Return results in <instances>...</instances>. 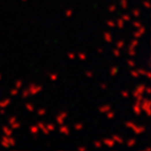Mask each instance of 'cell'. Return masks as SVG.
I'll return each mask as SVG.
<instances>
[{"label":"cell","instance_id":"12","mask_svg":"<svg viewBox=\"0 0 151 151\" xmlns=\"http://www.w3.org/2000/svg\"><path fill=\"white\" fill-rule=\"evenodd\" d=\"M0 144H1V146L4 147V148L11 147L10 146V144H9V142H8V137H6V135H3V137H2L1 141H0Z\"/></svg>","mask_w":151,"mask_h":151},{"label":"cell","instance_id":"39","mask_svg":"<svg viewBox=\"0 0 151 151\" xmlns=\"http://www.w3.org/2000/svg\"><path fill=\"white\" fill-rule=\"evenodd\" d=\"M46 114V109L44 108H40L38 110V116H44Z\"/></svg>","mask_w":151,"mask_h":151},{"label":"cell","instance_id":"55","mask_svg":"<svg viewBox=\"0 0 151 151\" xmlns=\"http://www.w3.org/2000/svg\"><path fill=\"white\" fill-rule=\"evenodd\" d=\"M100 87L102 88V90H107V85L106 83H100Z\"/></svg>","mask_w":151,"mask_h":151},{"label":"cell","instance_id":"25","mask_svg":"<svg viewBox=\"0 0 151 151\" xmlns=\"http://www.w3.org/2000/svg\"><path fill=\"white\" fill-rule=\"evenodd\" d=\"M132 14H133V16L135 17V18H139V16H140V10L139 9H133V11H132Z\"/></svg>","mask_w":151,"mask_h":151},{"label":"cell","instance_id":"4","mask_svg":"<svg viewBox=\"0 0 151 151\" xmlns=\"http://www.w3.org/2000/svg\"><path fill=\"white\" fill-rule=\"evenodd\" d=\"M28 90L29 91V95H36L42 90V86L39 85H36V83H31L29 85Z\"/></svg>","mask_w":151,"mask_h":151},{"label":"cell","instance_id":"43","mask_svg":"<svg viewBox=\"0 0 151 151\" xmlns=\"http://www.w3.org/2000/svg\"><path fill=\"white\" fill-rule=\"evenodd\" d=\"M133 26L135 27V28L138 29V28H140V27L142 26V24L140 23L139 21H133Z\"/></svg>","mask_w":151,"mask_h":151},{"label":"cell","instance_id":"16","mask_svg":"<svg viewBox=\"0 0 151 151\" xmlns=\"http://www.w3.org/2000/svg\"><path fill=\"white\" fill-rule=\"evenodd\" d=\"M103 38H104V40H105L106 42H108V43L112 42V40H113L112 34H111L110 33H108V31H106V33H103Z\"/></svg>","mask_w":151,"mask_h":151},{"label":"cell","instance_id":"46","mask_svg":"<svg viewBox=\"0 0 151 151\" xmlns=\"http://www.w3.org/2000/svg\"><path fill=\"white\" fill-rule=\"evenodd\" d=\"M128 65L130 67H132V68H133V67H135V62L133 60V59H128V60L127 61Z\"/></svg>","mask_w":151,"mask_h":151},{"label":"cell","instance_id":"14","mask_svg":"<svg viewBox=\"0 0 151 151\" xmlns=\"http://www.w3.org/2000/svg\"><path fill=\"white\" fill-rule=\"evenodd\" d=\"M11 104V99L10 98H4L0 101V108H6Z\"/></svg>","mask_w":151,"mask_h":151},{"label":"cell","instance_id":"13","mask_svg":"<svg viewBox=\"0 0 151 151\" xmlns=\"http://www.w3.org/2000/svg\"><path fill=\"white\" fill-rule=\"evenodd\" d=\"M112 107H111L109 104H104V105H101L99 108H98V111L100 113H107L108 111H110Z\"/></svg>","mask_w":151,"mask_h":151},{"label":"cell","instance_id":"57","mask_svg":"<svg viewBox=\"0 0 151 151\" xmlns=\"http://www.w3.org/2000/svg\"><path fill=\"white\" fill-rule=\"evenodd\" d=\"M0 114H1V115L5 114V108H0Z\"/></svg>","mask_w":151,"mask_h":151},{"label":"cell","instance_id":"24","mask_svg":"<svg viewBox=\"0 0 151 151\" xmlns=\"http://www.w3.org/2000/svg\"><path fill=\"white\" fill-rule=\"evenodd\" d=\"M124 47H125V41L124 40H118L117 42H116V48L118 49H123Z\"/></svg>","mask_w":151,"mask_h":151},{"label":"cell","instance_id":"53","mask_svg":"<svg viewBox=\"0 0 151 151\" xmlns=\"http://www.w3.org/2000/svg\"><path fill=\"white\" fill-rule=\"evenodd\" d=\"M144 92H146L147 94H150V92H151V87H150V86H145Z\"/></svg>","mask_w":151,"mask_h":151},{"label":"cell","instance_id":"10","mask_svg":"<svg viewBox=\"0 0 151 151\" xmlns=\"http://www.w3.org/2000/svg\"><path fill=\"white\" fill-rule=\"evenodd\" d=\"M59 132L63 135H70V128L65 125H61L59 128Z\"/></svg>","mask_w":151,"mask_h":151},{"label":"cell","instance_id":"31","mask_svg":"<svg viewBox=\"0 0 151 151\" xmlns=\"http://www.w3.org/2000/svg\"><path fill=\"white\" fill-rule=\"evenodd\" d=\"M49 79H50L52 81H57V79H58V74L57 73H51L50 75H49Z\"/></svg>","mask_w":151,"mask_h":151},{"label":"cell","instance_id":"9","mask_svg":"<svg viewBox=\"0 0 151 151\" xmlns=\"http://www.w3.org/2000/svg\"><path fill=\"white\" fill-rule=\"evenodd\" d=\"M102 143L105 146H107L109 148H112L114 147V145H115V141L112 139V137L111 138H104V139L102 140Z\"/></svg>","mask_w":151,"mask_h":151},{"label":"cell","instance_id":"1","mask_svg":"<svg viewBox=\"0 0 151 151\" xmlns=\"http://www.w3.org/2000/svg\"><path fill=\"white\" fill-rule=\"evenodd\" d=\"M125 126L127 127L128 128H130V130H132L133 133H135L137 135H141L145 132V127L144 126H139V125H137L135 122H133V121H128V122L125 123Z\"/></svg>","mask_w":151,"mask_h":151},{"label":"cell","instance_id":"28","mask_svg":"<svg viewBox=\"0 0 151 151\" xmlns=\"http://www.w3.org/2000/svg\"><path fill=\"white\" fill-rule=\"evenodd\" d=\"M26 109L29 112H33L34 111V106L31 103H26Z\"/></svg>","mask_w":151,"mask_h":151},{"label":"cell","instance_id":"42","mask_svg":"<svg viewBox=\"0 0 151 151\" xmlns=\"http://www.w3.org/2000/svg\"><path fill=\"white\" fill-rule=\"evenodd\" d=\"M72 15H73V10H72V9H68V10H66V12H65V16L67 17V18H71Z\"/></svg>","mask_w":151,"mask_h":151},{"label":"cell","instance_id":"7","mask_svg":"<svg viewBox=\"0 0 151 151\" xmlns=\"http://www.w3.org/2000/svg\"><path fill=\"white\" fill-rule=\"evenodd\" d=\"M145 31H146V29H145L144 27L141 26L140 28L137 29V31H135V33H133V38H137V39L139 38H141L143 34L145 33Z\"/></svg>","mask_w":151,"mask_h":151},{"label":"cell","instance_id":"22","mask_svg":"<svg viewBox=\"0 0 151 151\" xmlns=\"http://www.w3.org/2000/svg\"><path fill=\"white\" fill-rule=\"evenodd\" d=\"M10 128H11L12 130H18V128H21V124L18 122V120H17L16 122L12 123L11 125H10Z\"/></svg>","mask_w":151,"mask_h":151},{"label":"cell","instance_id":"17","mask_svg":"<svg viewBox=\"0 0 151 151\" xmlns=\"http://www.w3.org/2000/svg\"><path fill=\"white\" fill-rule=\"evenodd\" d=\"M112 139L115 141V143H119V144H123L124 142V139L122 137H120V135H112Z\"/></svg>","mask_w":151,"mask_h":151},{"label":"cell","instance_id":"27","mask_svg":"<svg viewBox=\"0 0 151 151\" xmlns=\"http://www.w3.org/2000/svg\"><path fill=\"white\" fill-rule=\"evenodd\" d=\"M46 125V128H47V130L49 131V132H53V131H55V125L54 124H52V123H49V124H45Z\"/></svg>","mask_w":151,"mask_h":151},{"label":"cell","instance_id":"5","mask_svg":"<svg viewBox=\"0 0 151 151\" xmlns=\"http://www.w3.org/2000/svg\"><path fill=\"white\" fill-rule=\"evenodd\" d=\"M67 116H68V114H67V112H65V111H61V112H59L58 115L56 116V122H57V124H58L59 126L64 125V124H65Z\"/></svg>","mask_w":151,"mask_h":151},{"label":"cell","instance_id":"29","mask_svg":"<svg viewBox=\"0 0 151 151\" xmlns=\"http://www.w3.org/2000/svg\"><path fill=\"white\" fill-rule=\"evenodd\" d=\"M8 142H9L10 146H15V145H16V139H15L14 137H12L11 135L8 137Z\"/></svg>","mask_w":151,"mask_h":151},{"label":"cell","instance_id":"2","mask_svg":"<svg viewBox=\"0 0 151 151\" xmlns=\"http://www.w3.org/2000/svg\"><path fill=\"white\" fill-rule=\"evenodd\" d=\"M140 107L141 111L146 114V116H151V101L147 97H143L142 100L140 101Z\"/></svg>","mask_w":151,"mask_h":151},{"label":"cell","instance_id":"54","mask_svg":"<svg viewBox=\"0 0 151 151\" xmlns=\"http://www.w3.org/2000/svg\"><path fill=\"white\" fill-rule=\"evenodd\" d=\"M86 149H87V148H86L85 146H83V145H81V146H78V150L79 151H86Z\"/></svg>","mask_w":151,"mask_h":151},{"label":"cell","instance_id":"26","mask_svg":"<svg viewBox=\"0 0 151 151\" xmlns=\"http://www.w3.org/2000/svg\"><path fill=\"white\" fill-rule=\"evenodd\" d=\"M105 114H106V117H107V119H109V120H112V119H114V117H115V113L112 111V109Z\"/></svg>","mask_w":151,"mask_h":151},{"label":"cell","instance_id":"3","mask_svg":"<svg viewBox=\"0 0 151 151\" xmlns=\"http://www.w3.org/2000/svg\"><path fill=\"white\" fill-rule=\"evenodd\" d=\"M145 85H138L135 90L133 91V96L135 98V100H138V101H141L142 98H143V93H144V90H145Z\"/></svg>","mask_w":151,"mask_h":151},{"label":"cell","instance_id":"8","mask_svg":"<svg viewBox=\"0 0 151 151\" xmlns=\"http://www.w3.org/2000/svg\"><path fill=\"white\" fill-rule=\"evenodd\" d=\"M36 126L38 127L39 128V131H41L42 132L43 135H49V131L47 130V128H46V125L44 124L43 122H38V124H36Z\"/></svg>","mask_w":151,"mask_h":151},{"label":"cell","instance_id":"44","mask_svg":"<svg viewBox=\"0 0 151 151\" xmlns=\"http://www.w3.org/2000/svg\"><path fill=\"white\" fill-rule=\"evenodd\" d=\"M130 73H131V76L133 77V78H138V77H139V74L137 73V70H132Z\"/></svg>","mask_w":151,"mask_h":151},{"label":"cell","instance_id":"58","mask_svg":"<svg viewBox=\"0 0 151 151\" xmlns=\"http://www.w3.org/2000/svg\"><path fill=\"white\" fill-rule=\"evenodd\" d=\"M97 52H98V53H103V49L102 48H101V47H99V48H97Z\"/></svg>","mask_w":151,"mask_h":151},{"label":"cell","instance_id":"52","mask_svg":"<svg viewBox=\"0 0 151 151\" xmlns=\"http://www.w3.org/2000/svg\"><path fill=\"white\" fill-rule=\"evenodd\" d=\"M85 76L87 77V78H92V77H93V73L91 71H86L85 72Z\"/></svg>","mask_w":151,"mask_h":151},{"label":"cell","instance_id":"50","mask_svg":"<svg viewBox=\"0 0 151 151\" xmlns=\"http://www.w3.org/2000/svg\"><path fill=\"white\" fill-rule=\"evenodd\" d=\"M142 5L145 7L146 9H149L150 8V2L147 1V0H144V1H142Z\"/></svg>","mask_w":151,"mask_h":151},{"label":"cell","instance_id":"45","mask_svg":"<svg viewBox=\"0 0 151 151\" xmlns=\"http://www.w3.org/2000/svg\"><path fill=\"white\" fill-rule=\"evenodd\" d=\"M137 73L139 74V76H145V74H146V70H144V69H142V68H139V69H137Z\"/></svg>","mask_w":151,"mask_h":151},{"label":"cell","instance_id":"60","mask_svg":"<svg viewBox=\"0 0 151 151\" xmlns=\"http://www.w3.org/2000/svg\"><path fill=\"white\" fill-rule=\"evenodd\" d=\"M147 66H148V67H151V62H150V61L147 62Z\"/></svg>","mask_w":151,"mask_h":151},{"label":"cell","instance_id":"56","mask_svg":"<svg viewBox=\"0 0 151 151\" xmlns=\"http://www.w3.org/2000/svg\"><path fill=\"white\" fill-rule=\"evenodd\" d=\"M145 76H146L147 79H151V72L146 71V74H145Z\"/></svg>","mask_w":151,"mask_h":151},{"label":"cell","instance_id":"38","mask_svg":"<svg viewBox=\"0 0 151 151\" xmlns=\"http://www.w3.org/2000/svg\"><path fill=\"white\" fill-rule=\"evenodd\" d=\"M113 55L115 57H120L121 56V50L118 48H115L113 49Z\"/></svg>","mask_w":151,"mask_h":151},{"label":"cell","instance_id":"37","mask_svg":"<svg viewBox=\"0 0 151 151\" xmlns=\"http://www.w3.org/2000/svg\"><path fill=\"white\" fill-rule=\"evenodd\" d=\"M121 18H122L125 22H130L131 21V16L128 14H123Z\"/></svg>","mask_w":151,"mask_h":151},{"label":"cell","instance_id":"18","mask_svg":"<svg viewBox=\"0 0 151 151\" xmlns=\"http://www.w3.org/2000/svg\"><path fill=\"white\" fill-rule=\"evenodd\" d=\"M126 144H127L128 147H133L137 144V139H135V138H130V139L127 140Z\"/></svg>","mask_w":151,"mask_h":151},{"label":"cell","instance_id":"41","mask_svg":"<svg viewBox=\"0 0 151 151\" xmlns=\"http://www.w3.org/2000/svg\"><path fill=\"white\" fill-rule=\"evenodd\" d=\"M128 56L133 57V56L137 55V51H135V49H128Z\"/></svg>","mask_w":151,"mask_h":151},{"label":"cell","instance_id":"62","mask_svg":"<svg viewBox=\"0 0 151 151\" xmlns=\"http://www.w3.org/2000/svg\"><path fill=\"white\" fill-rule=\"evenodd\" d=\"M22 1H23V2H26V1H27V0H22Z\"/></svg>","mask_w":151,"mask_h":151},{"label":"cell","instance_id":"40","mask_svg":"<svg viewBox=\"0 0 151 151\" xmlns=\"http://www.w3.org/2000/svg\"><path fill=\"white\" fill-rule=\"evenodd\" d=\"M116 10H117V6H116L115 4H112L110 5V6L108 7V11L111 12V13H113V12H115Z\"/></svg>","mask_w":151,"mask_h":151},{"label":"cell","instance_id":"11","mask_svg":"<svg viewBox=\"0 0 151 151\" xmlns=\"http://www.w3.org/2000/svg\"><path fill=\"white\" fill-rule=\"evenodd\" d=\"M2 132H3L4 135H6V137H10V135H13V130L8 127V126H3L2 127Z\"/></svg>","mask_w":151,"mask_h":151},{"label":"cell","instance_id":"33","mask_svg":"<svg viewBox=\"0 0 151 151\" xmlns=\"http://www.w3.org/2000/svg\"><path fill=\"white\" fill-rule=\"evenodd\" d=\"M106 25H107L109 28H115V27H116V22L112 21V20H108V21L106 22Z\"/></svg>","mask_w":151,"mask_h":151},{"label":"cell","instance_id":"21","mask_svg":"<svg viewBox=\"0 0 151 151\" xmlns=\"http://www.w3.org/2000/svg\"><path fill=\"white\" fill-rule=\"evenodd\" d=\"M118 72H119V69H118V67H116V66H112L110 68V75L114 77V76H116L118 74Z\"/></svg>","mask_w":151,"mask_h":151},{"label":"cell","instance_id":"48","mask_svg":"<svg viewBox=\"0 0 151 151\" xmlns=\"http://www.w3.org/2000/svg\"><path fill=\"white\" fill-rule=\"evenodd\" d=\"M102 145H103L102 141H99V140H95L94 141V146L96 148H101L102 147Z\"/></svg>","mask_w":151,"mask_h":151},{"label":"cell","instance_id":"34","mask_svg":"<svg viewBox=\"0 0 151 151\" xmlns=\"http://www.w3.org/2000/svg\"><path fill=\"white\" fill-rule=\"evenodd\" d=\"M78 57H79V59L81 61H85L86 60V54L85 53H83V52H81V53H79L78 54Z\"/></svg>","mask_w":151,"mask_h":151},{"label":"cell","instance_id":"32","mask_svg":"<svg viewBox=\"0 0 151 151\" xmlns=\"http://www.w3.org/2000/svg\"><path fill=\"white\" fill-rule=\"evenodd\" d=\"M22 86H23V81L22 80L16 81V83H15V87L20 90V88H22Z\"/></svg>","mask_w":151,"mask_h":151},{"label":"cell","instance_id":"15","mask_svg":"<svg viewBox=\"0 0 151 151\" xmlns=\"http://www.w3.org/2000/svg\"><path fill=\"white\" fill-rule=\"evenodd\" d=\"M29 132H31V133L33 135H34V137H36V135H38V133H39V128L36 125H34V126H31L29 127Z\"/></svg>","mask_w":151,"mask_h":151},{"label":"cell","instance_id":"23","mask_svg":"<svg viewBox=\"0 0 151 151\" xmlns=\"http://www.w3.org/2000/svg\"><path fill=\"white\" fill-rule=\"evenodd\" d=\"M120 6L123 10L128 9V0H120Z\"/></svg>","mask_w":151,"mask_h":151},{"label":"cell","instance_id":"36","mask_svg":"<svg viewBox=\"0 0 151 151\" xmlns=\"http://www.w3.org/2000/svg\"><path fill=\"white\" fill-rule=\"evenodd\" d=\"M18 93H19V90H18V88H16V87L10 90V95H11V96H17V95H18Z\"/></svg>","mask_w":151,"mask_h":151},{"label":"cell","instance_id":"20","mask_svg":"<svg viewBox=\"0 0 151 151\" xmlns=\"http://www.w3.org/2000/svg\"><path fill=\"white\" fill-rule=\"evenodd\" d=\"M116 27H118L119 29H123L125 27V21L122 18H119L116 22Z\"/></svg>","mask_w":151,"mask_h":151},{"label":"cell","instance_id":"47","mask_svg":"<svg viewBox=\"0 0 151 151\" xmlns=\"http://www.w3.org/2000/svg\"><path fill=\"white\" fill-rule=\"evenodd\" d=\"M121 95H122L124 98H128V96H130V93H128V90H123L121 91Z\"/></svg>","mask_w":151,"mask_h":151},{"label":"cell","instance_id":"49","mask_svg":"<svg viewBox=\"0 0 151 151\" xmlns=\"http://www.w3.org/2000/svg\"><path fill=\"white\" fill-rule=\"evenodd\" d=\"M16 121H17V117H16V116H11V117L9 118V120H8V123H9V125H11L12 123L16 122Z\"/></svg>","mask_w":151,"mask_h":151},{"label":"cell","instance_id":"6","mask_svg":"<svg viewBox=\"0 0 151 151\" xmlns=\"http://www.w3.org/2000/svg\"><path fill=\"white\" fill-rule=\"evenodd\" d=\"M133 111L137 116H139L140 114H141L142 111H141V107H140V101L135 100V103L133 104Z\"/></svg>","mask_w":151,"mask_h":151},{"label":"cell","instance_id":"59","mask_svg":"<svg viewBox=\"0 0 151 151\" xmlns=\"http://www.w3.org/2000/svg\"><path fill=\"white\" fill-rule=\"evenodd\" d=\"M150 149H151L150 147H146V148L144 149V151H150Z\"/></svg>","mask_w":151,"mask_h":151},{"label":"cell","instance_id":"51","mask_svg":"<svg viewBox=\"0 0 151 151\" xmlns=\"http://www.w3.org/2000/svg\"><path fill=\"white\" fill-rule=\"evenodd\" d=\"M68 58L71 59V60H74L76 58V54L74 52H69L68 53Z\"/></svg>","mask_w":151,"mask_h":151},{"label":"cell","instance_id":"30","mask_svg":"<svg viewBox=\"0 0 151 151\" xmlns=\"http://www.w3.org/2000/svg\"><path fill=\"white\" fill-rule=\"evenodd\" d=\"M74 128H75L76 131H81L83 128V125L81 123H76L75 125H74Z\"/></svg>","mask_w":151,"mask_h":151},{"label":"cell","instance_id":"35","mask_svg":"<svg viewBox=\"0 0 151 151\" xmlns=\"http://www.w3.org/2000/svg\"><path fill=\"white\" fill-rule=\"evenodd\" d=\"M29 96V91L28 88H26V90H24L23 91H22V97L23 98H27Z\"/></svg>","mask_w":151,"mask_h":151},{"label":"cell","instance_id":"19","mask_svg":"<svg viewBox=\"0 0 151 151\" xmlns=\"http://www.w3.org/2000/svg\"><path fill=\"white\" fill-rule=\"evenodd\" d=\"M137 45H138V40L137 38H135L131 41L130 45H128V49H135V47H137Z\"/></svg>","mask_w":151,"mask_h":151},{"label":"cell","instance_id":"61","mask_svg":"<svg viewBox=\"0 0 151 151\" xmlns=\"http://www.w3.org/2000/svg\"><path fill=\"white\" fill-rule=\"evenodd\" d=\"M1 79H2V76H1V74H0V81H1Z\"/></svg>","mask_w":151,"mask_h":151}]
</instances>
